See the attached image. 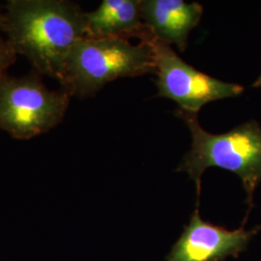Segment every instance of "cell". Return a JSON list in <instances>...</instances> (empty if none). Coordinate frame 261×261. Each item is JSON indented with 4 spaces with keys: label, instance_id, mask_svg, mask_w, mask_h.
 <instances>
[{
    "label": "cell",
    "instance_id": "7a4b0ae2",
    "mask_svg": "<svg viewBox=\"0 0 261 261\" xmlns=\"http://www.w3.org/2000/svg\"><path fill=\"white\" fill-rule=\"evenodd\" d=\"M192 135V147L178 166L196 185L197 200L201 176L207 168H220L235 173L242 181L247 204L253 205V193L261 183V128L255 121L247 122L224 134H211L201 128L197 113L179 110Z\"/></svg>",
    "mask_w": 261,
    "mask_h": 261
},
{
    "label": "cell",
    "instance_id": "ba28073f",
    "mask_svg": "<svg viewBox=\"0 0 261 261\" xmlns=\"http://www.w3.org/2000/svg\"><path fill=\"white\" fill-rule=\"evenodd\" d=\"M86 38H140L145 31L141 1L103 0L94 11L85 12Z\"/></svg>",
    "mask_w": 261,
    "mask_h": 261
},
{
    "label": "cell",
    "instance_id": "5b68a950",
    "mask_svg": "<svg viewBox=\"0 0 261 261\" xmlns=\"http://www.w3.org/2000/svg\"><path fill=\"white\" fill-rule=\"evenodd\" d=\"M140 40L153 47L158 96L173 100L181 111L197 113L207 103L236 97L244 91L241 85L217 80L187 64L169 45L156 40L148 31Z\"/></svg>",
    "mask_w": 261,
    "mask_h": 261
},
{
    "label": "cell",
    "instance_id": "7c38bea8",
    "mask_svg": "<svg viewBox=\"0 0 261 261\" xmlns=\"http://www.w3.org/2000/svg\"><path fill=\"white\" fill-rule=\"evenodd\" d=\"M0 261H1V260H0Z\"/></svg>",
    "mask_w": 261,
    "mask_h": 261
},
{
    "label": "cell",
    "instance_id": "6da1fadb",
    "mask_svg": "<svg viewBox=\"0 0 261 261\" xmlns=\"http://www.w3.org/2000/svg\"><path fill=\"white\" fill-rule=\"evenodd\" d=\"M2 32L17 56L58 81L66 56L86 38L85 12L66 0H9Z\"/></svg>",
    "mask_w": 261,
    "mask_h": 261
},
{
    "label": "cell",
    "instance_id": "9c48e42d",
    "mask_svg": "<svg viewBox=\"0 0 261 261\" xmlns=\"http://www.w3.org/2000/svg\"><path fill=\"white\" fill-rule=\"evenodd\" d=\"M17 54L14 51L8 41L0 35V77L5 75V71L15 63Z\"/></svg>",
    "mask_w": 261,
    "mask_h": 261
},
{
    "label": "cell",
    "instance_id": "30bf717a",
    "mask_svg": "<svg viewBox=\"0 0 261 261\" xmlns=\"http://www.w3.org/2000/svg\"><path fill=\"white\" fill-rule=\"evenodd\" d=\"M3 24H4V10L0 7V33L3 31Z\"/></svg>",
    "mask_w": 261,
    "mask_h": 261
},
{
    "label": "cell",
    "instance_id": "8fae6325",
    "mask_svg": "<svg viewBox=\"0 0 261 261\" xmlns=\"http://www.w3.org/2000/svg\"><path fill=\"white\" fill-rule=\"evenodd\" d=\"M252 86L253 87H261V74L259 76H258V79L254 82V84H252Z\"/></svg>",
    "mask_w": 261,
    "mask_h": 261
},
{
    "label": "cell",
    "instance_id": "8992f818",
    "mask_svg": "<svg viewBox=\"0 0 261 261\" xmlns=\"http://www.w3.org/2000/svg\"><path fill=\"white\" fill-rule=\"evenodd\" d=\"M199 203L191 216L189 224L172 246L167 261H224L238 257L245 252L259 227L246 230L240 227L229 230L200 218Z\"/></svg>",
    "mask_w": 261,
    "mask_h": 261
},
{
    "label": "cell",
    "instance_id": "3957f363",
    "mask_svg": "<svg viewBox=\"0 0 261 261\" xmlns=\"http://www.w3.org/2000/svg\"><path fill=\"white\" fill-rule=\"evenodd\" d=\"M149 42L133 45L127 39L84 38L66 56L58 82L69 96L89 98L119 77L155 73Z\"/></svg>",
    "mask_w": 261,
    "mask_h": 261
},
{
    "label": "cell",
    "instance_id": "277c9868",
    "mask_svg": "<svg viewBox=\"0 0 261 261\" xmlns=\"http://www.w3.org/2000/svg\"><path fill=\"white\" fill-rule=\"evenodd\" d=\"M70 96L51 90L35 74L0 77V130L17 140H30L60 124Z\"/></svg>",
    "mask_w": 261,
    "mask_h": 261
},
{
    "label": "cell",
    "instance_id": "52a82bcc",
    "mask_svg": "<svg viewBox=\"0 0 261 261\" xmlns=\"http://www.w3.org/2000/svg\"><path fill=\"white\" fill-rule=\"evenodd\" d=\"M203 7L196 2L182 0L141 1V17L150 34L167 45H175L184 51L190 32L197 27Z\"/></svg>",
    "mask_w": 261,
    "mask_h": 261
}]
</instances>
